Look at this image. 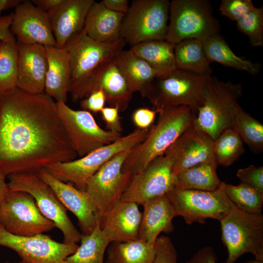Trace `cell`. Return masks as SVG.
Returning <instances> with one entry per match:
<instances>
[{
  "label": "cell",
  "instance_id": "6da1fadb",
  "mask_svg": "<svg viewBox=\"0 0 263 263\" xmlns=\"http://www.w3.org/2000/svg\"><path fill=\"white\" fill-rule=\"evenodd\" d=\"M77 156L52 97L17 87L0 94V168L7 175Z\"/></svg>",
  "mask_w": 263,
  "mask_h": 263
},
{
  "label": "cell",
  "instance_id": "7a4b0ae2",
  "mask_svg": "<svg viewBox=\"0 0 263 263\" xmlns=\"http://www.w3.org/2000/svg\"><path fill=\"white\" fill-rule=\"evenodd\" d=\"M145 139L131 150L122 170L132 176L141 172L154 159L164 154L169 147L193 125L194 112L189 107L169 108L158 113Z\"/></svg>",
  "mask_w": 263,
  "mask_h": 263
},
{
  "label": "cell",
  "instance_id": "3957f363",
  "mask_svg": "<svg viewBox=\"0 0 263 263\" xmlns=\"http://www.w3.org/2000/svg\"><path fill=\"white\" fill-rule=\"evenodd\" d=\"M150 129H136L82 157L69 162L49 164L43 169L56 179L72 184L77 189L84 191L88 180L105 163L115 155L131 150L138 145L145 139Z\"/></svg>",
  "mask_w": 263,
  "mask_h": 263
},
{
  "label": "cell",
  "instance_id": "277c9868",
  "mask_svg": "<svg viewBox=\"0 0 263 263\" xmlns=\"http://www.w3.org/2000/svg\"><path fill=\"white\" fill-rule=\"evenodd\" d=\"M211 75H200L176 69L157 76L148 98L158 113L169 108L186 106L195 113L203 105Z\"/></svg>",
  "mask_w": 263,
  "mask_h": 263
},
{
  "label": "cell",
  "instance_id": "5b68a950",
  "mask_svg": "<svg viewBox=\"0 0 263 263\" xmlns=\"http://www.w3.org/2000/svg\"><path fill=\"white\" fill-rule=\"evenodd\" d=\"M243 95L240 84L220 81L211 77L206 87L203 105L198 110L193 125L214 141L225 130L232 128L234 113L241 107Z\"/></svg>",
  "mask_w": 263,
  "mask_h": 263
},
{
  "label": "cell",
  "instance_id": "8992f818",
  "mask_svg": "<svg viewBox=\"0 0 263 263\" xmlns=\"http://www.w3.org/2000/svg\"><path fill=\"white\" fill-rule=\"evenodd\" d=\"M124 44L97 42L89 37L83 29L66 42L63 48L68 52L70 63L69 93L74 102L84 98L86 84L94 71L102 63L114 58Z\"/></svg>",
  "mask_w": 263,
  "mask_h": 263
},
{
  "label": "cell",
  "instance_id": "52a82bcc",
  "mask_svg": "<svg viewBox=\"0 0 263 263\" xmlns=\"http://www.w3.org/2000/svg\"><path fill=\"white\" fill-rule=\"evenodd\" d=\"M221 239L227 248L225 263H235L245 253L263 261V215L243 211L235 205L220 221Z\"/></svg>",
  "mask_w": 263,
  "mask_h": 263
},
{
  "label": "cell",
  "instance_id": "ba28073f",
  "mask_svg": "<svg viewBox=\"0 0 263 263\" xmlns=\"http://www.w3.org/2000/svg\"><path fill=\"white\" fill-rule=\"evenodd\" d=\"M9 189L30 194L42 214L54 223L63 236V243L76 244L82 234L75 228L63 205L50 186L36 172L12 173L7 175Z\"/></svg>",
  "mask_w": 263,
  "mask_h": 263
},
{
  "label": "cell",
  "instance_id": "9c48e42d",
  "mask_svg": "<svg viewBox=\"0 0 263 263\" xmlns=\"http://www.w3.org/2000/svg\"><path fill=\"white\" fill-rule=\"evenodd\" d=\"M166 40L175 44L186 39L202 40L219 33L218 21L206 0H172Z\"/></svg>",
  "mask_w": 263,
  "mask_h": 263
},
{
  "label": "cell",
  "instance_id": "30bf717a",
  "mask_svg": "<svg viewBox=\"0 0 263 263\" xmlns=\"http://www.w3.org/2000/svg\"><path fill=\"white\" fill-rule=\"evenodd\" d=\"M170 2L134 0L123 20L121 37L132 46L142 42L166 39Z\"/></svg>",
  "mask_w": 263,
  "mask_h": 263
},
{
  "label": "cell",
  "instance_id": "8fae6325",
  "mask_svg": "<svg viewBox=\"0 0 263 263\" xmlns=\"http://www.w3.org/2000/svg\"><path fill=\"white\" fill-rule=\"evenodd\" d=\"M0 226L20 236L43 234L56 227L42 214L30 194L9 189L0 205Z\"/></svg>",
  "mask_w": 263,
  "mask_h": 263
},
{
  "label": "cell",
  "instance_id": "7c38bea8",
  "mask_svg": "<svg viewBox=\"0 0 263 263\" xmlns=\"http://www.w3.org/2000/svg\"><path fill=\"white\" fill-rule=\"evenodd\" d=\"M175 214L189 225L204 224L207 219L219 221L234 205L227 197L222 182L214 191L173 189L167 194Z\"/></svg>",
  "mask_w": 263,
  "mask_h": 263
},
{
  "label": "cell",
  "instance_id": "4fadbf2b",
  "mask_svg": "<svg viewBox=\"0 0 263 263\" xmlns=\"http://www.w3.org/2000/svg\"><path fill=\"white\" fill-rule=\"evenodd\" d=\"M56 108L71 146L79 157L121 136L101 128L89 112L74 110L63 101L56 102Z\"/></svg>",
  "mask_w": 263,
  "mask_h": 263
},
{
  "label": "cell",
  "instance_id": "5bb4252c",
  "mask_svg": "<svg viewBox=\"0 0 263 263\" xmlns=\"http://www.w3.org/2000/svg\"><path fill=\"white\" fill-rule=\"evenodd\" d=\"M131 150L115 155L86 182L84 191L95 205L101 217L121 200L131 180L132 175L122 170L123 164Z\"/></svg>",
  "mask_w": 263,
  "mask_h": 263
},
{
  "label": "cell",
  "instance_id": "9a60e30c",
  "mask_svg": "<svg viewBox=\"0 0 263 263\" xmlns=\"http://www.w3.org/2000/svg\"><path fill=\"white\" fill-rule=\"evenodd\" d=\"M0 246L13 250L21 260L30 263H65V259L78 247L76 244L58 242L44 234L32 236L15 235L0 226Z\"/></svg>",
  "mask_w": 263,
  "mask_h": 263
},
{
  "label": "cell",
  "instance_id": "2e32d148",
  "mask_svg": "<svg viewBox=\"0 0 263 263\" xmlns=\"http://www.w3.org/2000/svg\"><path fill=\"white\" fill-rule=\"evenodd\" d=\"M173 164V159L165 154L154 159L143 171L132 176L120 201L142 205L174 189Z\"/></svg>",
  "mask_w": 263,
  "mask_h": 263
},
{
  "label": "cell",
  "instance_id": "e0dca14e",
  "mask_svg": "<svg viewBox=\"0 0 263 263\" xmlns=\"http://www.w3.org/2000/svg\"><path fill=\"white\" fill-rule=\"evenodd\" d=\"M35 172L52 188L66 209L76 216L82 235L91 234L99 225L101 214L85 191L56 179L43 168Z\"/></svg>",
  "mask_w": 263,
  "mask_h": 263
},
{
  "label": "cell",
  "instance_id": "ac0fdd59",
  "mask_svg": "<svg viewBox=\"0 0 263 263\" xmlns=\"http://www.w3.org/2000/svg\"><path fill=\"white\" fill-rule=\"evenodd\" d=\"M10 30L20 43L56 46L47 13L31 0H23L15 8Z\"/></svg>",
  "mask_w": 263,
  "mask_h": 263
},
{
  "label": "cell",
  "instance_id": "d6986e66",
  "mask_svg": "<svg viewBox=\"0 0 263 263\" xmlns=\"http://www.w3.org/2000/svg\"><path fill=\"white\" fill-rule=\"evenodd\" d=\"M213 142L208 134L193 125L188 128L164 153L173 159V173L200 164L217 162Z\"/></svg>",
  "mask_w": 263,
  "mask_h": 263
},
{
  "label": "cell",
  "instance_id": "ffe728a7",
  "mask_svg": "<svg viewBox=\"0 0 263 263\" xmlns=\"http://www.w3.org/2000/svg\"><path fill=\"white\" fill-rule=\"evenodd\" d=\"M97 90L102 91L109 106L117 108L119 112L128 108L133 94L114 58L102 63L94 71L86 84L84 98Z\"/></svg>",
  "mask_w": 263,
  "mask_h": 263
},
{
  "label": "cell",
  "instance_id": "44dd1931",
  "mask_svg": "<svg viewBox=\"0 0 263 263\" xmlns=\"http://www.w3.org/2000/svg\"><path fill=\"white\" fill-rule=\"evenodd\" d=\"M17 43V87L29 94L44 93L48 68L45 46Z\"/></svg>",
  "mask_w": 263,
  "mask_h": 263
},
{
  "label": "cell",
  "instance_id": "7402d4cb",
  "mask_svg": "<svg viewBox=\"0 0 263 263\" xmlns=\"http://www.w3.org/2000/svg\"><path fill=\"white\" fill-rule=\"evenodd\" d=\"M94 0H62L56 7L47 13L56 42L62 48L66 42L84 28Z\"/></svg>",
  "mask_w": 263,
  "mask_h": 263
},
{
  "label": "cell",
  "instance_id": "603a6c76",
  "mask_svg": "<svg viewBox=\"0 0 263 263\" xmlns=\"http://www.w3.org/2000/svg\"><path fill=\"white\" fill-rule=\"evenodd\" d=\"M142 213L138 204L120 201L101 217L99 226L111 243L138 239Z\"/></svg>",
  "mask_w": 263,
  "mask_h": 263
},
{
  "label": "cell",
  "instance_id": "cb8c5ba5",
  "mask_svg": "<svg viewBox=\"0 0 263 263\" xmlns=\"http://www.w3.org/2000/svg\"><path fill=\"white\" fill-rule=\"evenodd\" d=\"M142 205L143 212L138 239L154 245L160 233H169L173 230L172 219L176 215L167 194L150 198Z\"/></svg>",
  "mask_w": 263,
  "mask_h": 263
},
{
  "label": "cell",
  "instance_id": "d4e9b609",
  "mask_svg": "<svg viewBox=\"0 0 263 263\" xmlns=\"http://www.w3.org/2000/svg\"><path fill=\"white\" fill-rule=\"evenodd\" d=\"M125 15L108 9L101 1H94L86 17L83 30L89 37L100 43H125L121 37Z\"/></svg>",
  "mask_w": 263,
  "mask_h": 263
},
{
  "label": "cell",
  "instance_id": "484cf974",
  "mask_svg": "<svg viewBox=\"0 0 263 263\" xmlns=\"http://www.w3.org/2000/svg\"><path fill=\"white\" fill-rule=\"evenodd\" d=\"M44 46L48 61L44 92L56 102L66 103L71 79L69 55L64 48Z\"/></svg>",
  "mask_w": 263,
  "mask_h": 263
},
{
  "label": "cell",
  "instance_id": "4316f807",
  "mask_svg": "<svg viewBox=\"0 0 263 263\" xmlns=\"http://www.w3.org/2000/svg\"><path fill=\"white\" fill-rule=\"evenodd\" d=\"M114 59L132 92H138L143 97L148 98L157 76L156 72L131 49L119 51Z\"/></svg>",
  "mask_w": 263,
  "mask_h": 263
},
{
  "label": "cell",
  "instance_id": "83f0119b",
  "mask_svg": "<svg viewBox=\"0 0 263 263\" xmlns=\"http://www.w3.org/2000/svg\"><path fill=\"white\" fill-rule=\"evenodd\" d=\"M202 41L206 56L210 63L216 62L225 66L245 71L253 75L259 72V64L235 55L219 33L213 34Z\"/></svg>",
  "mask_w": 263,
  "mask_h": 263
},
{
  "label": "cell",
  "instance_id": "f1b7e54d",
  "mask_svg": "<svg viewBox=\"0 0 263 263\" xmlns=\"http://www.w3.org/2000/svg\"><path fill=\"white\" fill-rule=\"evenodd\" d=\"M175 44L166 39L152 40L137 44L131 50L157 73V76L176 69L174 57Z\"/></svg>",
  "mask_w": 263,
  "mask_h": 263
},
{
  "label": "cell",
  "instance_id": "f546056e",
  "mask_svg": "<svg viewBox=\"0 0 263 263\" xmlns=\"http://www.w3.org/2000/svg\"><path fill=\"white\" fill-rule=\"evenodd\" d=\"M217 162L200 164L175 174L174 189L214 191L222 181L217 173Z\"/></svg>",
  "mask_w": 263,
  "mask_h": 263
},
{
  "label": "cell",
  "instance_id": "4dcf8cb0",
  "mask_svg": "<svg viewBox=\"0 0 263 263\" xmlns=\"http://www.w3.org/2000/svg\"><path fill=\"white\" fill-rule=\"evenodd\" d=\"M174 57L176 69L200 75H211L202 40L196 38L183 40L175 44Z\"/></svg>",
  "mask_w": 263,
  "mask_h": 263
},
{
  "label": "cell",
  "instance_id": "1f68e13d",
  "mask_svg": "<svg viewBox=\"0 0 263 263\" xmlns=\"http://www.w3.org/2000/svg\"><path fill=\"white\" fill-rule=\"evenodd\" d=\"M154 245L139 239L128 242H113L107 249L106 263H153Z\"/></svg>",
  "mask_w": 263,
  "mask_h": 263
},
{
  "label": "cell",
  "instance_id": "d6a6232c",
  "mask_svg": "<svg viewBox=\"0 0 263 263\" xmlns=\"http://www.w3.org/2000/svg\"><path fill=\"white\" fill-rule=\"evenodd\" d=\"M80 242L76 250L65 259V263H104L105 253L111 242L99 225L91 234L82 235Z\"/></svg>",
  "mask_w": 263,
  "mask_h": 263
},
{
  "label": "cell",
  "instance_id": "836d02e7",
  "mask_svg": "<svg viewBox=\"0 0 263 263\" xmlns=\"http://www.w3.org/2000/svg\"><path fill=\"white\" fill-rule=\"evenodd\" d=\"M18 43L14 35L0 41V94L17 88Z\"/></svg>",
  "mask_w": 263,
  "mask_h": 263
},
{
  "label": "cell",
  "instance_id": "e575fe53",
  "mask_svg": "<svg viewBox=\"0 0 263 263\" xmlns=\"http://www.w3.org/2000/svg\"><path fill=\"white\" fill-rule=\"evenodd\" d=\"M232 128L253 151L256 153L263 151V125L241 107L234 114Z\"/></svg>",
  "mask_w": 263,
  "mask_h": 263
},
{
  "label": "cell",
  "instance_id": "d590c367",
  "mask_svg": "<svg viewBox=\"0 0 263 263\" xmlns=\"http://www.w3.org/2000/svg\"><path fill=\"white\" fill-rule=\"evenodd\" d=\"M213 151L218 165L227 167L243 154L244 150L240 136L230 128L213 141Z\"/></svg>",
  "mask_w": 263,
  "mask_h": 263
},
{
  "label": "cell",
  "instance_id": "8d00e7d4",
  "mask_svg": "<svg viewBox=\"0 0 263 263\" xmlns=\"http://www.w3.org/2000/svg\"><path fill=\"white\" fill-rule=\"evenodd\" d=\"M224 191L228 199L240 210L251 213H262L263 193L246 185L235 186L223 182Z\"/></svg>",
  "mask_w": 263,
  "mask_h": 263
},
{
  "label": "cell",
  "instance_id": "74e56055",
  "mask_svg": "<svg viewBox=\"0 0 263 263\" xmlns=\"http://www.w3.org/2000/svg\"><path fill=\"white\" fill-rule=\"evenodd\" d=\"M238 29L247 36L251 46H263V7H254L236 22Z\"/></svg>",
  "mask_w": 263,
  "mask_h": 263
},
{
  "label": "cell",
  "instance_id": "f35d334b",
  "mask_svg": "<svg viewBox=\"0 0 263 263\" xmlns=\"http://www.w3.org/2000/svg\"><path fill=\"white\" fill-rule=\"evenodd\" d=\"M254 7L251 0H222L219 10L223 16L237 22Z\"/></svg>",
  "mask_w": 263,
  "mask_h": 263
},
{
  "label": "cell",
  "instance_id": "ab89813d",
  "mask_svg": "<svg viewBox=\"0 0 263 263\" xmlns=\"http://www.w3.org/2000/svg\"><path fill=\"white\" fill-rule=\"evenodd\" d=\"M153 263H177L176 250L171 239L167 236L158 237L155 243Z\"/></svg>",
  "mask_w": 263,
  "mask_h": 263
},
{
  "label": "cell",
  "instance_id": "60d3db41",
  "mask_svg": "<svg viewBox=\"0 0 263 263\" xmlns=\"http://www.w3.org/2000/svg\"><path fill=\"white\" fill-rule=\"evenodd\" d=\"M237 176L242 184L252 188L263 193V167L251 165L239 169Z\"/></svg>",
  "mask_w": 263,
  "mask_h": 263
},
{
  "label": "cell",
  "instance_id": "b9f144b4",
  "mask_svg": "<svg viewBox=\"0 0 263 263\" xmlns=\"http://www.w3.org/2000/svg\"><path fill=\"white\" fill-rule=\"evenodd\" d=\"M106 102L104 94L102 90H97L80 100V105L83 110L96 113L101 112Z\"/></svg>",
  "mask_w": 263,
  "mask_h": 263
},
{
  "label": "cell",
  "instance_id": "7bdbcfd3",
  "mask_svg": "<svg viewBox=\"0 0 263 263\" xmlns=\"http://www.w3.org/2000/svg\"><path fill=\"white\" fill-rule=\"evenodd\" d=\"M157 113L158 112L156 110H151L148 108H140L133 113L132 120L137 129H147L152 126Z\"/></svg>",
  "mask_w": 263,
  "mask_h": 263
},
{
  "label": "cell",
  "instance_id": "ee69618b",
  "mask_svg": "<svg viewBox=\"0 0 263 263\" xmlns=\"http://www.w3.org/2000/svg\"><path fill=\"white\" fill-rule=\"evenodd\" d=\"M102 118L108 131L121 134L122 127L119 115V110L115 107H104L101 111Z\"/></svg>",
  "mask_w": 263,
  "mask_h": 263
},
{
  "label": "cell",
  "instance_id": "f6af8a7d",
  "mask_svg": "<svg viewBox=\"0 0 263 263\" xmlns=\"http://www.w3.org/2000/svg\"><path fill=\"white\" fill-rule=\"evenodd\" d=\"M217 257L211 247L205 246L199 249L186 263H217Z\"/></svg>",
  "mask_w": 263,
  "mask_h": 263
},
{
  "label": "cell",
  "instance_id": "bcb514c9",
  "mask_svg": "<svg viewBox=\"0 0 263 263\" xmlns=\"http://www.w3.org/2000/svg\"><path fill=\"white\" fill-rule=\"evenodd\" d=\"M108 9L125 15L130 7L128 0H103L101 1Z\"/></svg>",
  "mask_w": 263,
  "mask_h": 263
},
{
  "label": "cell",
  "instance_id": "7dc6e473",
  "mask_svg": "<svg viewBox=\"0 0 263 263\" xmlns=\"http://www.w3.org/2000/svg\"><path fill=\"white\" fill-rule=\"evenodd\" d=\"M12 18L13 13L0 18V41L13 35L10 30Z\"/></svg>",
  "mask_w": 263,
  "mask_h": 263
},
{
  "label": "cell",
  "instance_id": "c3c4849f",
  "mask_svg": "<svg viewBox=\"0 0 263 263\" xmlns=\"http://www.w3.org/2000/svg\"><path fill=\"white\" fill-rule=\"evenodd\" d=\"M31 1L40 10L48 13L58 5L62 0H32Z\"/></svg>",
  "mask_w": 263,
  "mask_h": 263
},
{
  "label": "cell",
  "instance_id": "681fc988",
  "mask_svg": "<svg viewBox=\"0 0 263 263\" xmlns=\"http://www.w3.org/2000/svg\"><path fill=\"white\" fill-rule=\"evenodd\" d=\"M6 176L7 175L0 168V205L9 190L7 182L6 181Z\"/></svg>",
  "mask_w": 263,
  "mask_h": 263
},
{
  "label": "cell",
  "instance_id": "f907efd6",
  "mask_svg": "<svg viewBox=\"0 0 263 263\" xmlns=\"http://www.w3.org/2000/svg\"><path fill=\"white\" fill-rule=\"evenodd\" d=\"M23 0H0V18L3 11L15 8L18 4L21 2Z\"/></svg>",
  "mask_w": 263,
  "mask_h": 263
},
{
  "label": "cell",
  "instance_id": "816d5d0a",
  "mask_svg": "<svg viewBox=\"0 0 263 263\" xmlns=\"http://www.w3.org/2000/svg\"><path fill=\"white\" fill-rule=\"evenodd\" d=\"M244 263H263V261L254 259V260H248L244 262Z\"/></svg>",
  "mask_w": 263,
  "mask_h": 263
},
{
  "label": "cell",
  "instance_id": "f5cc1de1",
  "mask_svg": "<svg viewBox=\"0 0 263 263\" xmlns=\"http://www.w3.org/2000/svg\"><path fill=\"white\" fill-rule=\"evenodd\" d=\"M4 263H30L27 261H24V260H21V261H19V262H5Z\"/></svg>",
  "mask_w": 263,
  "mask_h": 263
}]
</instances>
